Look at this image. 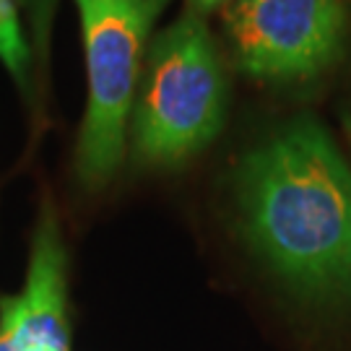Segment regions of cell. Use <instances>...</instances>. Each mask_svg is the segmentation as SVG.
I'll list each match as a JSON object with an SVG mask.
<instances>
[{"mask_svg": "<svg viewBox=\"0 0 351 351\" xmlns=\"http://www.w3.org/2000/svg\"><path fill=\"white\" fill-rule=\"evenodd\" d=\"M242 234L313 300H351V167L313 117L281 128L237 172Z\"/></svg>", "mask_w": 351, "mask_h": 351, "instance_id": "1", "label": "cell"}, {"mask_svg": "<svg viewBox=\"0 0 351 351\" xmlns=\"http://www.w3.org/2000/svg\"><path fill=\"white\" fill-rule=\"evenodd\" d=\"M52 3H55V0H29V8L37 16V37L42 45H45V26L50 21Z\"/></svg>", "mask_w": 351, "mask_h": 351, "instance_id": "7", "label": "cell"}, {"mask_svg": "<svg viewBox=\"0 0 351 351\" xmlns=\"http://www.w3.org/2000/svg\"><path fill=\"white\" fill-rule=\"evenodd\" d=\"M226 29L237 65L255 78H310L343 42L341 0H232Z\"/></svg>", "mask_w": 351, "mask_h": 351, "instance_id": "4", "label": "cell"}, {"mask_svg": "<svg viewBox=\"0 0 351 351\" xmlns=\"http://www.w3.org/2000/svg\"><path fill=\"white\" fill-rule=\"evenodd\" d=\"M75 5L88 75L75 175L88 190H99L123 167L143 50L169 0H75Z\"/></svg>", "mask_w": 351, "mask_h": 351, "instance_id": "3", "label": "cell"}, {"mask_svg": "<svg viewBox=\"0 0 351 351\" xmlns=\"http://www.w3.org/2000/svg\"><path fill=\"white\" fill-rule=\"evenodd\" d=\"M349 128H351V125H349Z\"/></svg>", "mask_w": 351, "mask_h": 351, "instance_id": "10", "label": "cell"}, {"mask_svg": "<svg viewBox=\"0 0 351 351\" xmlns=\"http://www.w3.org/2000/svg\"><path fill=\"white\" fill-rule=\"evenodd\" d=\"M19 5H29V0H0V63L13 75L16 86L32 94V47L26 45Z\"/></svg>", "mask_w": 351, "mask_h": 351, "instance_id": "6", "label": "cell"}, {"mask_svg": "<svg viewBox=\"0 0 351 351\" xmlns=\"http://www.w3.org/2000/svg\"><path fill=\"white\" fill-rule=\"evenodd\" d=\"M221 0H190V5L195 8V13H206L211 11V8H216Z\"/></svg>", "mask_w": 351, "mask_h": 351, "instance_id": "8", "label": "cell"}, {"mask_svg": "<svg viewBox=\"0 0 351 351\" xmlns=\"http://www.w3.org/2000/svg\"><path fill=\"white\" fill-rule=\"evenodd\" d=\"M0 351H13L11 333H5V328H0Z\"/></svg>", "mask_w": 351, "mask_h": 351, "instance_id": "9", "label": "cell"}, {"mask_svg": "<svg viewBox=\"0 0 351 351\" xmlns=\"http://www.w3.org/2000/svg\"><path fill=\"white\" fill-rule=\"evenodd\" d=\"M65 271L68 255L58 213L50 201H45L34 226L24 291L0 297V323L11 330L16 349L45 346L50 351H71Z\"/></svg>", "mask_w": 351, "mask_h": 351, "instance_id": "5", "label": "cell"}, {"mask_svg": "<svg viewBox=\"0 0 351 351\" xmlns=\"http://www.w3.org/2000/svg\"><path fill=\"white\" fill-rule=\"evenodd\" d=\"M226 117V75L201 13H185L154 39L136 114L133 162L177 167L211 143Z\"/></svg>", "mask_w": 351, "mask_h": 351, "instance_id": "2", "label": "cell"}]
</instances>
